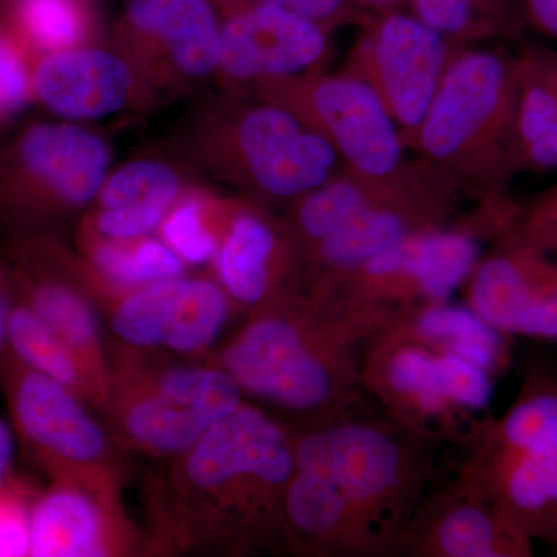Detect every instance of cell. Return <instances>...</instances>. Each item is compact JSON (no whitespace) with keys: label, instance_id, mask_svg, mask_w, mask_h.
<instances>
[{"label":"cell","instance_id":"cell-1","mask_svg":"<svg viewBox=\"0 0 557 557\" xmlns=\"http://www.w3.org/2000/svg\"><path fill=\"white\" fill-rule=\"evenodd\" d=\"M295 474V434L242 403L148 490L150 549L248 556L285 548L284 500Z\"/></svg>","mask_w":557,"mask_h":557},{"label":"cell","instance_id":"cell-2","mask_svg":"<svg viewBox=\"0 0 557 557\" xmlns=\"http://www.w3.org/2000/svg\"><path fill=\"white\" fill-rule=\"evenodd\" d=\"M397 314L302 287L249 314L212 362L236 380L244 395L321 423L362 401L361 351Z\"/></svg>","mask_w":557,"mask_h":557},{"label":"cell","instance_id":"cell-3","mask_svg":"<svg viewBox=\"0 0 557 557\" xmlns=\"http://www.w3.org/2000/svg\"><path fill=\"white\" fill-rule=\"evenodd\" d=\"M429 440L354 412L295 434V471L332 486L398 553L431 478Z\"/></svg>","mask_w":557,"mask_h":557},{"label":"cell","instance_id":"cell-4","mask_svg":"<svg viewBox=\"0 0 557 557\" xmlns=\"http://www.w3.org/2000/svg\"><path fill=\"white\" fill-rule=\"evenodd\" d=\"M518 58L469 50L450 58L413 148L458 183L497 194L515 166Z\"/></svg>","mask_w":557,"mask_h":557},{"label":"cell","instance_id":"cell-5","mask_svg":"<svg viewBox=\"0 0 557 557\" xmlns=\"http://www.w3.org/2000/svg\"><path fill=\"white\" fill-rule=\"evenodd\" d=\"M244 403L236 380L211 364H174L123 347L112 361L102 410L121 449L174 458Z\"/></svg>","mask_w":557,"mask_h":557},{"label":"cell","instance_id":"cell-6","mask_svg":"<svg viewBox=\"0 0 557 557\" xmlns=\"http://www.w3.org/2000/svg\"><path fill=\"white\" fill-rule=\"evenodd\" d=\"M194 156L256 203L292 205L338 175L327 139L273 101L226 102L193 131Z\"/></svg>","mask_w":557,"mask_h":557},{"label":"cell","instance_id":"cell-7","mask_svg":"<svg viewBox=\"0 0 557 557\" xmlns=\"http://www.w3.org/2000/svg\"><path fill=\"white\" fill-rule=\"evenodd\" d=\"M109 143L70 121L33 123L0 153V222L13 234L46 226L95 203L110 172Z\"/></svg>","mask_w":557,"mask_h":557},{"label":"cell","instance_id":"cell-8","mask_svg":"<svg viewBox=\"0 0 557 557\" xmlns=\"http://www.w3.org/2000/svg\"><path fill=\"white\" fill-rule=\"evenodd\" d=\"M0 376L17 434L53 482L121 491L120 445L78 395L25 366L9 347Z\"/></svg>","mask_w":557,"mask_h":557},{"label":"cell","instance_id":"cell-9","mask_svg":"<svg viewBox=\"0 0 557 557\" xmlns=\"http://www.w3.org/2000/svg\"><path fill=\"white\" fill-rule=\"evenodd\" d=\"M504 231L500 215L485 207L468 225L421 231L357 269L306 285L398 313L424 309L446 302L467 282L482 258V234H493L497 239Z\"/></svg>","mask_w":557,"mask_h":557},{"label":"cell","instance_id":"cell-10","mask_svg":"<svg viewBox=\"0 0 557 557\" xmlns=\"http://www.w3.org/2000/svg\"><path fill=\"white\" fill-rule=\"evenodd\" d=\"M276 102L322 135L346 164V171L372 183L397 180L409 170L403 163L397 124L375 90L355 73H309L273 81L251 89Z\"/></svg>","mask_w":557,"mask_h":557},{"label":"cell","instance_id":"cell-11","mask_svg":"<svg viewBox=\"0 0 557 557\" xmlns=\"http://www.w3.org/2000/svg\"><path fill=\"white\" fill-rule=\"evenodd\" d=\"M350 72L366 81L397 124L406 146L416 143L432 98L449 64L446 36L413 14L381 11L369 17Z\"/></svg>","mask_w":557,"mask_h":557},{"label":"cell","instance_id":"cell-12","mask_svg":"<svg viewBox=\"0 0 557 557\" xmlns=\"http://www.w3.org/2000/svg\"><path fill=\"white\" fill-rule=\"evenodd\" d=\"M11 251L14 295L75 351L106 401L112 361L106 354L94 304L97 298L84 276L81 259L73 258L47 234H14Z\"/></svg>","mask_w":557,"mask_h":557},{"label":"cell","instance_id":"cell-13","mask_svg":"<svg viewBox=\"0 0 557 557\" xmlns=\"http://www.w3.org/2000/svg\"><path fill=\"white\" fill-rule=\"evenodd\" d=\"M220 14L218 73L251 90L260 84L322 72L327 28L293 11L255 0H212Z\"/></svg>","mask_w":557,"mask_h":557},{"label":"cell","instance_id":"cell-14","mask_svg":"<svg viewBox=\"0 0 557 557\" xmlns=\"http://www.w3.org/2000/svg\"><path fill=\"white\" fill-rule=\"evenodd\" d=\"M104 306L110 330L123 347L186 358L208 354L234 310L214 277L186 274L132 289Z\"/></svg>","mask_w":557,"mask_h":557},{"label":"cell","instance_id":"cell-15","mask_svg":"<svg viewBox=\"0 0 557 557\" xmlns=\"http://www.w3.org/2000/svg\"><path fill=\"white\" fill-rule=\"evenodd\" d=\"M362 388L383 406L392 423L426 440L460 437L479 421L450 401L440 351L410 338L395 318L364 348Z\"/></svg>","mask_w":557,"mask_h":557},{"label":"cell","instance_id":"cell-16","mask_svg":"<svg viewBox=\"0 0 557 557\" xmlns=\"http://www.w3.org/2000/svg\"><path fill=\"white\" fill-rule=\"evenodd\" d=\"M116 38L149 89L199 83L219 70L220 14L212 0H127Z\"/></svg>","mask_w":557,"mask_h":557},{"label":"cell","instance_id":"cell-17","mask_svg":"<svg viewBox=\"0 0 557 557\" xmlns=\"http://www.w3.org/2000/svg\"><path fill=\"white\" fill-rule=\"evenodd\" d=\"M458 483L490 498L531 541L557 542V438L504 440L479 421Z\"/></svg>","mask_w":557,"mask_h":557},{"label":"cell","instance_id":"cell-18","mask_svg":"<svg viewBox=\"0 0 557 557\" xmlns=\"http://www.w3.org/2000/svg\"><path fill=\"white\" fill-rule=\"evenodd\" d=\"M496 242L463 284L467 306L498 332L557 339V262L516 225Z\"/></svg>","mask_w":557,"mask_h":557},{"label":"cell","instance_id":"cell-19","mask_svg":"<svg viewBox=\"0 0 557 557\" xmlns=\"http://www.w3.org/2000/svg\"><path fill=\"white\" fill-rule=\"evenodd\" d=\"M211 265L234 309L248 314L304 287L302 259L292 233L256 201L234 200Z\"/></svg>","mask_w":557,"mask_h":557},{"label":"cell","instance_id":"cell-20","mask_svg":"<svg viewBox=\"0 0 557 557\" xmlns=\"http://www.w3.org/2000/svg\"><path fill=\"white\" fill-rule=\"evenodd\" d=\"M33 557L123 556L137 549L135 527L120 491L53 482L28 507Z\"/></svg>","mask_w":557,"mask_h":557},{"label":"cell","instance_id":"cell-21","mask_svg":"<svg viewBox=\"0 0 557 557\" xmlns=\"http://www.w3.org/2000/svg\"><path fill=\"white\" fill-rule=\"evenodd\" d=\"M148 90L137 65L123 51L95 44L32 62L33 100L70 123L108 119Z\"/></svg>","mask_w":557,"mask_h":557},{"label":"cell","instance_id":"cell-22","mask_svg":"<svg viewBox=\"0 0 557 557\" xmlns=\"http://www.w3.org/2000/svg\"><path fill=\"white\" fill-rule=\"evenodd\" d=\"M531 539L494 502L457 482L403 534L398 552L418 557H528Z\"/></svg>","mask_w":557,"mask_h":557},{"label":"cell","instance_id":"cell-23","mask_svg":"<svg viewBox=\"0 0 557 557\" xmlns=\"http://www.w3.org/2000/svg\"><path fill=\"white\" fill-rule=\"evenodd\" d=\"M413 188L416 177L410 172L392 182L372 183L346 171L288 205L284 222L302 255L370 209L401 199Z\"/></svg>","mask_w":557,"mask_h":557},{"label":"cell","instance_id":"cell-24","mask_svg":"<svg viewBox=\"0 0 557 557\" xmlns=\"http://www.w3.org/2000/svg\"><path fill=\"white\" fill-rule=\"evenodd\" d=\"M81 252L84 276L101 302L186 273V263L152 236L131 240L81 236Z\"/></svg>","mask_w":557,"mask_h":557},{"label":"cell","instance_id":"cell-25","mask_svg":"<svg viewBox=\"0 0 557 557\" xmlns=\"http://www.w3.org/2000/svg\"><path fill=\"white\" fill-rule=\"evenodd\" d=\"M0 25L33 62L44 54L94 44L98 0H0Z\"/></svg>","mask_w":557,"mask_h":557},{"label":"cell","instance_id":"cell-26","mask_svg":"<svg viewBox=\"0 0 557 557\" xmlns=\"http://www.w3.org/2000/svg\"><path fill=\"white\" fill-rule=\"evenodd\" d=\"M410 338L442 354L456 355L485 369L491 375L507 366L505 333L491 327L479 314L463 307L435 304L395 317Z\"/></svg>","mask_w":557,"mask_h":557},{"label":"cell","instance_id":"cell-27","mask_svg":"<svg viewBox=\"0 0 557 557\" xmlns=\"http://www.w3.org/2000/svg\"><path fill=\"white\" fill-rule=\"evenodd\" d=\"M7 347L28 368L70 388L86 405L101 409L104 398L100 388L75 351L22 300L11 306Z\"/></svg>","mask_w":557,"mask_h":557},{"label":"cell","instance_id":"cell-28","mask_svg":"<svg viewBox=\"0 0 557 557\" xmlns=\"http://www.w3.org/2000/svg\"><path fill=\"white\" fill-rule=\"evenodd\" d=\"M233 207L234 200L188 188L161 223L160 239L186 265H208L218 255Z\"/></svg>","mask_w":557,"mask_h":557},{"label":"cell","instance_id":"cell-29","mask_svg":"<svg viewBox=\"0 0 557 557\" xmlns=\"http://www.w3.org/2000/svg\"><path fill=\"white\" fill-rule=\"evenodd\" d=\"M557 124V53L531 46L518 57L512 146L515 166L519 152ZM518 171V170H516Z\"/></svg>","mask_w":557,"mask_h":557},{"label":"cell","instance_id":"cell-30","mask_svg":"<svg viewBox=\"0 0 557 557\" xmlns=\"http://www.w3.org/2000/svg\"><path fill=\"white\" fill-rule=\"evenodd\" d=\"M186 189L183 175L166 161L134 160L109 172L95 208H157L170 212Z\"/></svg>","mask_w":557,"mask_h":557},{"label":"cell","instance_id":"cell-31","mask_svg":"<svg viewBox=\"0 0 557 557\" xmlns=\"http://www.w3.org/2000/svg\"><path fill=\"white\" fill-rule=\"evenodd\" d=\"M413 16L446 38H478L497 30L472 5L471 0H408Z\"/></svg>","mask_w":557,"mask_h":557},{"label":"cell","instance_id":"cell-32","mask_svg":"<svg viewBox=\"0 0 557 557\" xmlns=\"http://www.w3.org/2000/svg\"><path fill=\"white\" fill-rule=\"evenodd\" d=\"M32 101L30 57L0 25V121L16 115Z\"/></svg>","mask_w":557,"mask_h":557},{"label":"cell","instance_id":"cell-33","mask_svg":"<svg viewBox=\"0 0 557 557\" xmlns=\"http://www.w3.org/2000/svg\"><path fill=\"white\" fill-rule=\"evenodd\" d=\"M28 504L14 487L0 490V557H22L30 553Z\"/></svg>","mask_w":557,"mask_h":557},{"label":"cell","instance_id":"cell-34","mask_svg":"<svg viewBox=\"0 0 557 557\" xmlns=\"http://www.w3.org/2000/svg\"><path fill=\"white\" fill-rule=\"evenodd\" d=\"M255 2L269 3V5L293 11L318 22L329 32L354 22L366 24L370 17L364 10L359 9L355 0H255Z\"/></svg>","mask_w":557,"mask_h":557},{"label":"cell","instance_id":"cell-35","mask_svg":"<svg viewBox=\"0 0 557 557\" xmlns=\"http://www.w3.org/2000/svg\"><path fill=\"white\" fill-rule=\"evenodd\" d=\"M557 223V185L545 193L522 218L518 219L516 228L530 244L537 247L545 234Z\"/></svg>","mask_w":557,"mask_h":557},{"label":"cell","instance_id":"cell-36","mask_svg":"<svg viewBox=\"0 0 557 557\" xmlns=\"http://www.w3.org/2000/svg\"><path fill=\"white\" fill-rule=\"evenodd\" d=\"M516 170H557V124L547 134L520 150L516 159Z\"/></svg>","mask_w":557,"mask_h":557},{"label":"cell","instance_id":"cell-37","mask_svg":"<svg viewBox=\"0 0 557 557\" xmlns=\"http://www.w3.org/2000/svg\"><path fill=\"white\" fill-rule=\"evenodd\" d=\"M471 2L497 33L518 30L523 10L519 9L516 0H471Z\"/></svg>","mask_w":557,"mask_h":557},{"label":"cell","instance_id":"cell-38","mask_svg":"<svg viewBox=\"0 0 557 557\" xmlns=\"http://www.w3.org/2000/svg\"><path fill=\"white\" fill-rule=\"evenodd\" d=\"M522 9L539 32L557 38V0H522Z\"/></svg>","mask_w":557,"mask_h":557},{"label":"cell","instance_id":"cell-39","mask_svg":"<svg viewBox=\"0 0 557 557\" xmlns=\"http://www.w3.org/2000/svg\"><path fill=\"white\" fill-rule=\"evenodd\" d=\"M10 274L0 267V358L7 350V329H9L11 302Z\"/></svg>","mask_w":557,"mask_h":557},{"label":"cell","instance_id":"cell-40","mask_svg":"<svg viewBox=\"0 0 557 557\" xmlns=\"http://www.w3.org/2000/svg\"><path fill=\"white\" fill-rule=\"evenodd\" d=\"M11 457H13V438H11L9 426L0 420V490L5 486Z\"/></svg>","mask_w":557,"mask_h":557},{"label":"cell","instance_id":"cell-41","mask_svg":"<svg viewBox=\"0 0 557 557\" xmlns=\"http://www.w3.org/2000/svg\"><path fill=\"white\" fill-rule=\"evenodd\" d=\"M408 2V0H355L359 9H373L381 11L397 10L399 3Z\"/></svg>","mask_w":557,"mask_h":557},{"label":"cell","instance_id":"cell-42","mask_svg":"<svg viewBox=\"0 0 557 557\" xmlns=\"http://www.w3.org/2000/svg\"><path fill=\"white\" fill-rule=\"evenodd\" d=\"M537 248L547 252V255H549V252H557V223L545 234L544 239L539 242Z\"/></svg>","mask_w":557,"mask_h":557}]
</instances>
